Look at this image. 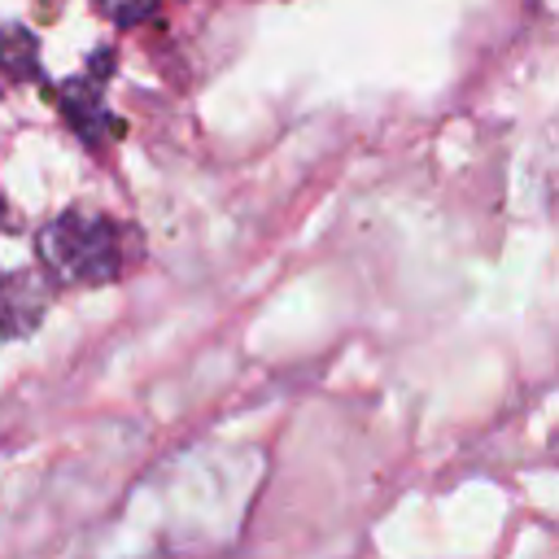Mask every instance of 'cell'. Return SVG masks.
<instances>
[{"mask_svg": "<svg viewBox=\"0 0 559 559\" xmlns=\"http://www.w3.org/2000/svg\"><path fill=\"white\" fill-rule=\"evenodd\" d=\"M0 223H4V192H0Z\"/></svg>", "mask_w": 559, "mask_h": 559, "instance_id": "cell-6", "label": "cell"}, {"mask_svg": "<svg viewBox=\"0 0 559 559\" xmlns=\"http://www.w3.org/2000/svg\"><path fill=\"white\" fill-rule=\"evenodd\" d=\"M127 245H131V231L105 210H87V205L61 210L35 236V253L44 271L74 288L114 284L127 271Z\"/></svg>", "mask_w": 559, "mask_h": 559, "instance_id": "cell-1", "label": "cell"}, {"mask_svg": "<svg viewBox=\"0 0 559 559\" xmlns=\"http://www.w3.org/2000/svg\"><path fill=\"white\" fill-rule=\"evenodd\" d=\"M92 4H96V13H100L109 26H118V31H131V26L148 22V17L162 9V0H92Z\"/></svg>", "mask_w": 559, "mask_h": 559, "instance_id": "cell-5", "label": "cell"}, {"mask_svg": "<svg viewBox=\"0 0 559 559\" xmlns=\"http://www.w3.org/2000/svg\"><path fill=\"white\" fill-rule=\"evenodd\" d=\"M52 275L44 266L0 271V341H26L52 310Z\"/></svg>", "mask_w": 559, "mask_h": 559, "instance_id": "cell-3", "label": "cell"}, {"mask_svg": "<svg viewBox=\"0 0 559 559\" xmlns=\"http://www.w3.org/2000/svg\"><path fill=\"white\" fill-rule=\"evenodd\" d=\"M39 79V39L22 22L0 26V96Z\"/></svg>", "mask_w": 559, "mask_h": 559, "instance_id": "cell-4", "label": "cell"}, {"mask_svg": "<svg viewBox=\"0 0 559 559\" xmlns=\"http://www.w3.org/2000/svg\"><path fill=\"white\" fill-rule=\"evenodd\" d=\"M114 48H96L87 57V70L74 74V79H61L57 83V114L61 122L79 135V144L87 153H100L114 135H118V118L109 114L105 105V83L114 74Z\"/></svg>", "mask_w": 559, "mask_h": 559, "instance_id": "cell-2", "label": "cell"}]
</instances>
